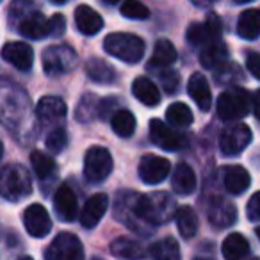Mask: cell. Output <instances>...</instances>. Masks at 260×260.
<instances>
[{
	"label": "cell",
	"mask_w": 260,
	"mask_h": 260,
	"mask_svg": "<svg viewBox=\"0 0 260 260\" xmlns=\"http://www.w3.org/2000/svg\"><path fill=\"white\" fill-rule=\"evenodd\" d=\"M2 59H6L9 64H13L20 72H27L32 68L34 52L30 45L23 43V41H13L2 48Z\"/></svg>",
	"instance_id": "17"
},
{
	"label": "cell",
	"mask_w": 260,
	"mask_h": 260,
	"mask_svg": "<svg viewBox=\"0 0 260 260\" xmlns=\"http://www.w3.org/2000/svg\"><path fill=\"white\" fill-rule=\"evenodd\" d=\"M104 2L109 6H114V4H118V2H121V0H104Z\"/></svg>",
	"instance_id": "47"
},
{
	"label": "cell",
	"mask_w": 260,
	"mask_h": 260,
	"mask_svg": "<svg viewBox=\"0 0 260 260\" xmlns=\"http://www.w3.org/2000/svg\"><path fill=\"white\" fill-rule=\"evenodd\" d=\"M2 153H4V146H2V143H0V159H2Z\"/></svg>",
	"instance_id": "51"
},
{
	"label": "cell",
	"mask_w": 260,
	"mask_h": 260,
	"mask_svg": "<svg viewBox=\"0 0 260 260\" xmlns=\"http://www.w3.org/2000/svg\"><path fill=\"white\" fill-rule=\"evenodd\" d=\"M34 11H38L36 0H13L11 9H9L11 23H15V25L18 27V23Z\"/></svg>",
	"instance_id": "37"
},
{
	"label": "cell",
	"mask_w": 260,
	"mask_h": 260,
	"mask_svg": "<svg viewBox=\"0 0 260 260\" xmlns=\"http://www.w3.org/2000/svg\"><path fill=\"white\" fill-rule=\"evenodd\" d=\"M66 145H68V136H66V132L62 128H54L50 130V134L47 136V148L48 152L52 153H61L62 150L66 148Z\"/></svg>",
	"instance_id": "40"
},
{
	"label": "cell",
	"mask_w": 260,
	"mask_h": 260,
	"mask_svg": "<svg viewBox=\"0 0 260 260\" xmlns=\"http://www.w3.org/2000/svg\"><path fill=\"white\" fill-rule=\"evenodd\" d=\"M171 171V164L168 159L160 155H145L139 162V177L145 184L148 185H157L162 180H166L168 175Z\"/></svg>",
	"instance_id": "12"
},
{
	"label": "cell",
	"mask_w": 260,
	"mask_h": 260,
	"mask_svg": "<svg viewBox=\"0 0 260 260\" xmlns=\"http://www.w3.org/2000/svg\"><path fill=\"white\" fill-rule=\"evenodd\" d=\"M112 255L119 258H130V260H141L145 256V248L141 242L134 241L130 237H118L111 242Z\"/></svg>",
	"instance_id": "28"
},
{
	"label": "cell",
	"mask_w": 260,
	"mask_h": 260,
	"mask_svg": "<svg viewBox=\"0 0 260 260\" xmlns=\"http://www.w3.org/2000/svg\"><path fill=\"white\" fill-rule=\"evenodd\" d=\"M43 70L47 75H64L77 68L79 55L70 45H52L43 52Z\"/></svg>",
	"instance_id": "6"
},
{
	"label": "cell",
	"mask_w": 260,
	"mask_h": 260,
	"mask_svg": "<svg viewBox=\"0 0 260 260\" xmlns=\"http://www.w3.org/2000/svg\"><path fill=\"white\" fill-rule=\"evenodd\" d=\"M187 93L203 112L209 111L210 105H212V93H210V86H209V82H207L205 75H202V73H192L187 82Z\"/></svg>",
	"instance_id": "20"
},
{
	"label": "cell",
	"mask_w": 260,
	"mask_h": 260,
	"mask_svg": "<svg viewBox=\"0 0 260 260\" xmlns=\"http://www.w3.org/2000/svg\"><path fill=\"white\" fill-rule=\"evenodd\" d=\"M50 2H54V4H64L66 0H50Z\"/></svg>",
	"instance_id": "50"
},
{
	"label": "cell",
	"mask_w": 260,
	"mask_h": 260,
	"mask_svg": "<svg viewBox=\"0 0 260 260\" xmlns=\"http://www.w3.org/2000/svg\"><path fill=\"white\" fill-rule=\"evenodd\" d=\"M104 48L109 55L128 64H136L145 55V41L130 32H112L104 40Z\"/></svg>",
	"instance_id": "2"
},
{
	"label": "cell",
	"mask_w": 260,
	"mask_h": 260,
	"mask_svg": "<svg viewBox=\"0 0 260 260\" xmlns=\"http://www.w3.org/2000/svg\"><path fill=\"white\" fill-rule=\"evenodd\" d=\"M0 2H2V0H0Z\"/></svg>",
	"instance_id": "55"
},
{
	"label": "cell",
	"mask_w": 260,
	"mask_h": 260,
	"mask_svg": "<svg viewBox=\"0 0 260 260\" xmlns=\"http://www.w3.org/2000/svg\"><path fill=\"white\" fill-rule=\"evenodd\" d=\"M177 226H178V232L184 239H192L198 232V216L196 212L191 209L189 205H184L177 210Z\"/></svg>",
	"instance_id": "31"
},
{
	"label": "cell",
	"mask_w": 260,
	"mask_h": 260,
	"mask_svg": "<svg viewBox=\"0 0 260 260\" xmlns=\"http://www.w3.org/2000/svg\"><path fill=\"white\" fill-rule=\"evenodd\" d=\"M136 196H138V192H132V191H121L119 192L118 198H116V203H114L116 219H118L119 223L125 224V226H128L130 230H134L136 234L148 237V235H152L153 226L146 224L145 221L138 216L136 207H134Z\"/></svg>",
	"instance_id": "5"
},
{
	"label": "cell",
	"mask_w": 260,
	"mask_h": 260,
	"mask_svg": "<svg viewBox=\"0 0 260 260\" xmlns=\"http://www.w3.org/2000/svg\"><path fill=\"white\" fill-rule=\"evenodd\" d=\"M246 66H248V72L251 73L256 80H260V54H256V52H248V55H246Z\"/></svg>",
	"instance_id": "43"
},
{
	"label": "cell",
	"mask_w": 260,
	"mask_h": 260,
	"mask_svg": "<svg viewBox=\"0 0 260 260\" xmlns=\"http://www.w3.org/2000/svg\"><path fill=\"white\" fill-rule=\"evenodd\" d=\"M112 157L104 146H91L84 157V177L91 184L104 182L112 173Z\"/></svg>",
	"instance_id": "7"
},
{
	"label": "cell",
	"mask_w": 260,
	"mask_h": 260,
	"mask_svg": "<svg viewBox=\"0 0 260 260\" xmlns=\"http://www.w3.org/2000/svg\"><path fill=\"white\" fill-rule=\"evenodd\" d=\"M150 139L166 152H177V150H182L187 145V139L184 138V134L173 130L160 119L150 121Z\"/></svg>",
	"instance_id": "10"
},
{
	"label": "cell",
	"mask_w": 260,
	"mask_h": 260,
	"mask_svg": "<svg viewBox=\"0 0 260 260\" xmlns=\"http://www.w3.org/2000/svg\"><path fill=\"white\" fill-rule=\"evenodd\" d=\"M249 260H260V256H255V258H249Z\"/></svg>",
	"instance_id": "54"
},
{
	"label": "cell",
	"mask_w": 260,
	"mask_h": 260,
	"mask_svg": "<svg viewBox=\"0 0 260 260\" xmlns=\"http://www.w3.org/2000/svg\"><path fill=\"white\" fill-rule=\"evenodd\" d=\"M194 260H214V258H209V256H196Z\"/></svg>",
	"instance_id": "49"
},
{
	"label": "cell",
	"mask_w": 260,
	"mask_h": 260,
	"mask_svg": "<svg viewBox=\"0 0 260 260\" xmlns=\"http://www.w3.org/2000/svg\"><path fill=\"white\" fill-rule=\"evenodd\" d=\"M159 79H160V84L162 87L166 89V93H175L180 84V77H178L177 72L173 70H159Z\"/></svg>",
	"instance_id": "41"
},
{
	"label": "cell",
	"mask_w": 260,
	"mask_h": 260,
	"mask_svg": "<svg viewBox=\"0 0 260 260\" xmlns=\"http://www.w3.org/2000/svg\"><path fill=\"white\" fill-rule=\"evenodd\" d=\"M256 235H258V239H260V226L256 228Z\"/></svg>",
	"instance_id": "53"
},
{
	"label": "cell",
	"mask_w": 260,
	"mask_h": 260,
	"mask_svg": "<svg viewBox=\"0 0 260 260\" xmlns=\"http://www.w3.org/2000/svg\"><path fill=\"white\" fill-rule=\"evenodd\" d=\"M221 30H223V23H221L217 15H209L205 22L202 23H192L187 30V41L192 47H205V45L217 41L221 38Z\"/></svg>",
	"instance_id": "11"
},
{
	"label": "cell",
	"mask_w": 260,
	"mask_h": 260,
	"mask_svg": "<svg viewBox=\"0 0 260 260\" xmlns=\"http://www.w3.org/2000/svg\"><path fill=\"white\" fill-rule=\"evenodd\" d=\"M191 2L196 6V8H209V6L216 4L217 0H191Z\"/></svg>",
	"instance_id": "46"
},
{
	"label": "cell",
	"mask_w": 260,
	"mask_h": 260,
	"mask_svg": "<svg viewBox=\"0 0 260 260\" xmlns=\"http://www.w3.org/2000/svg\"><path fill=\"white\" fill-rule=\"evenodd\" d=\"M237 34L242 40H255L260 36V11L246 9L237 20Z\"/></svg>",
	"instance_id": "27"
},
{
	"label": "cell",
	"mask_w": 260,
	"mask_h": 260,
	"mask_svg": "<svg viewBox=\"0 0 260 260\" xmlns=\"http://www.w3.org/2000/svg\"><path fill=\"white\" fill-rule=\"evenodd\" d=\"M249 105H251V98H249L248 91L232 86L230 89L219 94L216 111L223 121H234V119H241L248 114Z\"/></svg>",
	"instance_id": "4"
},
{
	"label": "cell",
	"mask_w": 260,
	"mask_h": 260,
	"mask_svg": "<svg viewBox=\"0 0 260 260\" xmlns=\"http://www.w3.org/2000/svg\"><path fill=\"white\" fill-rule=\"evenodd\" d=\"M235 4H248V2H253V0H234Z\"/></svg>",
	"instance_id": "48"
},
{
	"label": "cell",
	"mask_w": 260,
	"mask_h": 260,
	"mask_svg": "<svg viewBox=\"0 0 260 260\" xmlns=\"http://www.w3.org/2000/svg\"><path fill=\"white\" fill-rule=\"evenodd\" d=\"M52 36H61L66 29V22L62 15H54L52 16Z\"/></svg>",
	"instance_id": "44"
},
{
	"label": "cell",
	"mask_w": 260,
	"mask_h": 260,
	"mask_svg": "<svg viewBox=\"0 0 260 260\" xmlns=\"http://www.w3.org/2000/svg\"><path fill=\"white\" fill-rule=\"evenodd\" d=\"M111 125L112 130L116 132V136H119V138H130L136 130V118L130 111L121 109V111H116L112 114Z\"/></svg>",
	"instance_id": "33"
},
{
	"label": "cell",
	"mask_w": 260,
	"mask_h": 260,
	"mask_svg": "<svg viewBox=\"0 0 260 260\" xmlns=\"http://www.w3.org/2000/svg\"><path fill=\"white\" fill-rule=\"evenodd\" d=\"M171 185L177 194L187 196L196 189V173L189 164L180 162L171 175Z\"/></svg>",
	"instance_id": "24"
},
{
	"label": "cell",
	"mask_w": 260,
	"mask_h": 260,
	"mask_svg": "<svg viewBox=\"0 0 260 260\" xmlns=\"http://www.w3.org/2000/svg\"><path fill=\"white\" fill-rule=\"evenodd\" d=\"M30 164H32L34 173L38 175L40 180H47V178H50L52 175H54L55 162H54V159H50V157L47 155V153L34 150V152L30 153Z\"/></svg>",
	"instance_id": "35"
},
{
	"label": "cell",
	"mask_w": 260,
	"mask_h": 260,
	"mask_svg": "<svg viewBox=\"0 0 260 260\" xmlns=\"http://www.w3.org/2000/svg\"><path fill=\"white\" fill-rule=\"evenodd\" d=\"M136 212L150 226L166 224L177 216V202L168 192H150V194L136 196Z\"/></svg>",
	"instance_id": "1"
},
{
	"label": "cell",
	"mask_w": 260,
	"mask_h": 260,
	"mask_svg": "<svg viewBox=\"0 0 260 260\" xmlns=\"http://www.w3.org/2000/svg\"><path fill=\"white\" fill-rule=\"evenodd\" d=\"M45 260H84L82 242L73 234H59L45 251Z\"/></svg>",
	"instance_id": "8"
},
{
	"label": "cell",
	"mask_w": 260,
	"mask_h": 260,
	"mask_svg": "<svg viewBox=\"0 0 260 260\" xmlns=\"http://www.w3.org/2000/svg\"><path fill=\"white\" fill-rule=\"evenodd\" d=\"M221 253L226 260H241L249 253V242L246 241L244 235L241 234H230L223 241Z\"/></svg>",
	"instance_id": "29"
},
{
	"label": "cell",
	"mask_w": 260,
	"mask_h": 260,
	"mask_svg": "<svg viewBox=\"0 0 260 260\" xmlns=\"http://www.w3.org/2000/svg\"><path fill=\"white\" fill-rule=\"evenodd\" d=\"M246 214H248V219L253 223L260 221V191L249 198L248 205H246Z\"/></svg>",
	"instance_id": "42"
},
{
	"label": "cell",
	"mask_w": 260,
	"mask_h": 260,
	"mask_svg": "<svg viewBox=\"0 0 260 260\" xmlns=\"http://www.w3.org/2000/svg\"><path fill=\"white\" fill-rule=\"evenodd\" d=\"M86 73L93 82L98 84H111L116 80V72L111 64L104 61V59H89L86 62Z\"/></svg>",
	"instance_id": "30"
},
{
	"label": "cell",
	"mask_w": 260,
	"mask_h": 260,
	"mask_svg": "<svg viewBox=\"0 0 260 260\" xmlns=\"http://www.w3.org/2000/svg\"><path fill=\"white\" fill-rule=\"evenodd\" d=\"M75 25L84 36H94L104 27V20L93 8L82 4L75 9Z\"/></svg>",
	"instance_id": "21"
},
{
	"label": "cell",
	"mask_w": 260,
	"mask_h": 260,
	"mask_svg": "<svg viewBox=\"0 0 260 260\" xmlns=\"http://www.w3.org/2000/svg\"><path fill=\"white\" fill-rule=\"evenodd\" d=\"M242 79V72L237 64H232V62H226L221 68H217L216 73V80L219 84H224V86H234V82Z\"/></svg>",
	"instance_id": "39"
},
{
	"label": "cell",
	"mask_w": 260,
	"mask_h": 260,
	"mask_svg": "<svg viewBox=\"0 0 260 260\" xmlns=\"http://www.w3.org/2000/svg\"><path fill=\"white\" fill-rule=\"evenodd\" d=\"M132 93L141 104L148 105V107H155L160 104V91L155 86V82L146 77H138L132 84Z\"/></svg>",
	"instance_id": "26"
},
{
	"label": "cell",
	"mask_w": 260,
	"mask_h": 260,
	"mask_svg": "<svg viewBox=\"0 0 260 260\" xmlns=\"http://www.w3.org/2000/svg\"><path fill=\"white\" fill-rule=\"evenodd\" d=\"M166 119L170 121V125L178 126V128H185L192 123L194 116H192V111L182 102H177V104H171L166 111Z\"/></svg>",
	"instance_id": "34"
},
{
	"label": "cell",
	"mask_w": 260,
	"mask_h": 260,
	"mask_svg": "<svg viewBox=\"0 0 260 260\" xmlns=\"http://www.w3.org/2000/svg\"><path fill=\"white\" fill-rule=\"evenodd\" d=\"M18 32L29 40H43L52 36V20L41 11H34L18 23Z\"/></svg>",
	"instance_id": "15"
},
{
	"label": "cell",
	"mask_w": 260,
	"mask_h": 260,
	"mask_svg": "<svg viewBox=\"0 0 260 260\" xmlns=\"http://www.w3.org/2000/svg\"><path fill=\"white\" fill-rule=\"evenodd\" d=\"M54 209H55V216H57L59 221H62V223H72L77 217V210H79L77 196L68 184H61L57 191H55Z\"/></svg>",
	"instance_id": "14"
},
{
	"label": "cell",
	"mask_w": 260,
	"mask_h": 260,
	"mask_svg": "<svg viewBox=\"0 0 260 260\" xmlns=\"http://www.w3.org/2000/svg\"><path fill=\"white\" fill-rule=\"evenodd\" d=\"M177 61V48L170 40H159L153 48L152 59L148 62V70H166Z\"/></svg>",
	"instance_id": "23"
},
{
	"label": "cell",
	"mask_w": 260,
	"mask_h": 260,
	"mask_svg": "<svg viewBox=\"0 0 260 260\" xmlns=\"http://www.w3.org/2000/svg\"><path fill=\"white\" fill-rule=\"evenodd\" d=\"M20 260H34V258H32V256H22Z\"/></svg>",
	"instance_id": "52"
},
{
	"label": "cell",
	"mask_w": 260,
	"mask_h": 260,
	"mask_svg": "<svg viewBox=\"0 0 260 260\" xmlns=\"http://www.w3.org/2000/svg\"><path fill=\"white\" fill-rule=\"evenodd\" d=\"M251 128L244 123L228 126L219 136V148L224 155H239L251 143Z\"/></svg>",
	"instance_id": "9"
},
{
	"label": "cell",
	"mask_w": 260,
	"mask_h": 260,
	"mask_svg": "<svg viewBox=\"0 0 260 260\" xmlns=\"http://www.w3.org/2000/svg\"><path fill=\"white\" fill-rule=\"evenodd\" d=\"M150 256L153 260H182L180 246L173 237H166L150 246Z\"/></svg>",
	"instance_id": "32"
},
{
	"label": "cell",
	"mask_w": 260,
	"mask_h": 260,
	"mask_svg": "<svg viewBox=\"0 0 260 260\" xmlns=\"http://www.w3.org/2000/svg\"><path fill=\"white\" fill-rule=\"evenodd\" d=\"M207 216L212 226L216 228H228L237 221V209L234 203L226 202L223 198H216L210 202Z\"/></svg>",
	"instance_id": "19"
},
{
	"label": "cell",
	"mask_w": 260,
	"mask_h": 260,
	"mask_svg": "<svg viewBox=\"0 0 260 260\" xmlns=\"http://www.w3.org/2000/svg\"><path fill=\"white\" fill-rule=\"evenodd\" d=\"M119 13L130 20H146L150 16V9L139 0H123Z\"/></svg>",
	"instance_id": "38"
},
{
	"label": "cell",
	"mask_w": 260,
	"mask_h": 260,
	"mask_svg": "<svg viewBox=\"0 0 260 260\" xmlns=\"http://www.w3.org/2000/svg\"><path fill=\"white\" fill-rule=\"evenodd\" d=\"M98 107H100V100L93 94H86L82 100L79 102L75 111L77 121H91L93 118L98 116Z\"/></svg>",
	"instance_id": "36"
},
{
	"label": "cell",
	"mask_w": 260,
	"mask_h": 260,
	"mask_svg": "<svg viewBox=\"0 0 260 260\" xmlns=\"http://www.w3.org/2000/svg\"><path fill=\"white\" fill-rule=\"evenodd\" d=\"M66 104L59 96H43L38 102L36 116L43 125H55L66 118Z\"/></svg>",
	"instance_id": "18"
},
{
	"label": "cell",
	"mask_w": 260,
	"mask_h": 260,
	"mask_svg": "<svg viewBox=\"0 0 260 260\" xmlns=\"http://www.w3.org/2000/svg\"><path fill=\"white\" fill-rule=\"evenodd\" d=\"M223 182L230 194H242L251 184V177L242 166H228L224 168Z\"/></svg>",
	"instance_id": "25"
},
{
	"label": "cell",
	"mask_w": 260,
	"mask_h": 260,
	"mask_svg": "<svg viewBox=\"0 0 260 260\" xmlns=\"http://www.w3.org/2000/svg\"><path fill=\"white\" fill-rule=\"evenodd\" d=\"M109 207V198L104 192L93 194L86 203H84L82 210H80V224L87 230L94 228L102 221V217L105 216Z\"/></svg>",
	"instance_id": "16"
},
{
	"label": "cell",
	"mask_w": 260,
	"mask_h": 260,
	"mask_svg": "<svg viewBox=\"0 0 260 260\" xmlns=\"http://www.w3.org/2000/svg\"><path fill=\"white\" fill-rule=\"evenodd\" d=\"M200 62L207 70H217L228 62V47L221 40L205 45L200 54Z\"/></svg>",
	"instance_id": "22"
},
{
	"label": "cell",
	"mask_w": 260,
	"mask_h": 260,
	"mask_svg": "<svg viewBox=\"0 0 260 260\" xmlns=\"http://www.w3.org/2000/svg\"><path fill=\"white\" fill-rule=\"evenodd\" d=\"M251 105H253V112H255L256 119H260V89H256L255 94H253Z\"/></svg>",
	"instance_id": "45"
},
{
	"label": "cell",
	"mask_w": 260,
	"mask_h": 260,
	"mask_svg": "<svg viewBox=\"0 0 260 260\" xmlns=\"http://www.w3.org/2000/svg\"><path fill=\"white\" fill-rule=\"evenodd\" d=\"M32 191V182L27 170L20 164H8L0 170V196L9 202H18Z\"/></svg>",
	"instance_id": "3"
},
{
	"label": "cell",
	"mask_w": 260,
	"mask_h": 260,
	"mask_svg": "<svg viewBox=\"0 0 260 260\" xmlns=\"http://www.w3.org/2000/svg\"><path fill=\"white\" fill-rule=\"evenodd\" d=\"M23 226L29 232V235L36 239H41L48 235L52 228V219L48 216L47 209L40 203H32L25 209L23 212Z\"/></svg>",
	"instance_id": "13"
}]
</instances>
